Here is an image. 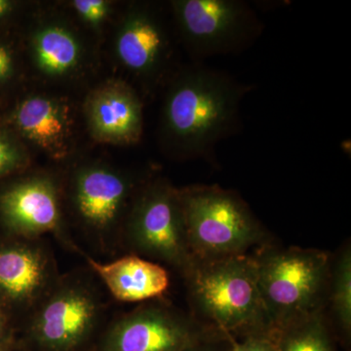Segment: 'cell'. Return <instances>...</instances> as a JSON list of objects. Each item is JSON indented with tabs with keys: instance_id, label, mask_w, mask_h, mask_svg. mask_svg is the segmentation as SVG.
Masks as SVG:
<instances>
[{
	"instance_id": "1",
	"label": "cell",
	"mask_w": 351,
	"mask_h": 351,
	"mask_svg": "<svg viewBox=\"0 0 351 351\" xmlns=\"http://www.w3.org/2000/svg\"><path fill=\"white\" fill-rule=\"evenodd\" d=\"M250 87L232 75L193 63L171 80L162 113L165 147L182 159L215 162L216 147L239 129L240 108Z\"/></svg>"
},
{
	"instance_id": "24",
	"label": "cell",
	"mask_w": 351,
	"mask_h": 351,
	"mask_svg": "<svg viewBox=\"0 0 351 351\" xmlns=\"http://www.w3.org/2000/svg\"><path fill=\"white\" fill-rule=\"evenodd\" d=\"M11 8V3L6 0H0V18L5 16Z\"/></svg>"
},
{
	"instance_id": "12",
	"label": "cell",
	"mask_w": 351,
	"mask_h": 351,
	"mask_svg": "<svg viewBox=\"0 0 351 351\" xmlns=\"http://www.w3.org/2000/svg\"><path fill=\"white\" fill-rule=\"evenodd\" d=\"M87 115L92 133L101 142L134 144L142 136V104L123 83L97 90L88 101Z\"/></svg>"
},
{
	"instance_id": "4",
	"label": "cell",
	"mask_w": 351,
	"mask_h": 351,
	"mask_svg": "<svg viewBox=\"0 0 351 351\" xmlns=\"http://www.w3.org/2000/svg\"><path fill=\"white\" fill-rule=\"evenodd\" d=\"M179 193L189 247L196 260L246 255L267 237L237 193L217 184H195Z\"/></svg>"
},
{
	"instance_id": "26",
	"label": "cell",
	"mask_w": 351,
	"mask_h": 351,
	"mask_svg": "<svg viewBox=\"0 0 351 351\" xmlns=\"http://www.w3.org/2000/svg\"><path fill=\"white\" fill-rule=\"evenodd\" d=\"M0 351H3V350H2L1 348H0Z\"/></svg>"
},
{
	"instance_id": "13",
	"label": "cell",
	"mask_w": 351,
	"mask_h": 351,
	"mask_svg": "<svg viewBox=\"0 0 351 351\" xmlns=\"http://www.w3.org/2000/svg\"><path fill=\"white\" fill-rule=\"evenodd\" d=\"M169 38L160 20L149 9H134L121 25L117 40L120 62L136 75L154 80L169 58Z\"/></svg>"
},
{
	"instance_id": "18",
	"label": "cell",
	"mask_w": 351,
	"mask_h": 351,
	"mask_svg": "<svg viewBox=\"0 0 351 351\" xmlns=\"http://www.w3.org/2000/svg\"><path fill=\"white\" fill-rule=\"evenodd\" d=\"M327 302L331 304L335 323L346 343L351 336V250L345 247L332 263Z\"/></svg>"
},
{
	"instance_id": "23",
	"label": "cell",
	"mask_w": 351,
	"mask_h": 351,
	"mask_svg": "<svg viewBox=\"0 0 351 351\" xmlns=\"http://www.w3.org/2000/svg\"><path fill=\"white\" fill-rule=\"evenodd\" d=\"M13 58L10 51L0 44V82H3L12 73Z\"/></svg>"
},
{
	"instance_id": "9",
	"label": "cell",
	"mask_w": 351,
	"mask_h": 351,
	"mask_svg": "<svg viewBox=\"0 0 351 351\" xmlns=\"http://www.w3.org/2000/svg\"><path fill=\"white\" fill-rule=\"evenodd\" d=\"M212 331L167 304L149 302L113 323L103 350L184 351Z\"/></svg>"
},
{
	"instance_id": "7",
	"label": "cell",
	"mask_w": 351,
	"mask_h": 351,
	"mask_svg": "<svg viewBox=\"0 0 351 351\" xmlns=\"http://www.w3.org/2000/svg\"><path fill=\"white\" fill-rule=\"evenodd\" d=\"M128 176L104 166L78 171L73 179L71 202L75 219L92 242L112 251L138 191Z\"/></svg>"
},
{
	"instance_id": "22",
	"label": "cell",
	"mask_w": 351,
	"mask_h": 351,
	"mask_svg": "<svg viewBox=\"0 0 351 351\" xmlns=\"http://www.w3.org/2000/svg\"><path fill=\"white\" fill-rule=\"evenodd\" d=\"M230 351H276L269 336H250L242 339L232 338Z\"/></svg>"
},
{
	"instance_id": "10",
	"label": "cell",
	"mask_w": 351,
	"mask_h": 351,
	"mask_svg": "<svg viewBox=\"0 0 351 351\" xmlns=\"http://www.w3.org/2000/svg\"><path fill=\"white\" fill-rule=\"evenodd\" d=\"M0 214L6 225L25 239L54 233L66 242L59 193L49 178H29L7 189L0 196Z\"/></svg>"
},
{
	"instance_id": "16",
	"label": "cell",
	"mask_w": 351,
	"mask_h": 351,
	"mask_svg": "<svg viewBox=\"0 0 351 351\" xmlns=\"http://www.w3.org/2000/svg\"><path fill=\"white\" fill-rule=\"evenodd\" d=\"M270 339L276 351H336L324 311L272 332Z\"/></svg>"
},
{
	"instance_id": "8",
	"label": "cell",
	"mask_w": 351,
	"mask_h": 351,
	"mask_svg": "<svg viewBox=\"0 0 351 351\" xmlns=\"http://www.w3.org/2000/svg\"><path fill=\"white\" fill-rule=\"evenodd\" d=\"M32 338L48 351H71L82 345L100 319V299L76 279L57 281L34 307Z\"/></svg>"
},
{
	"instance_id": "6",
	"label": "cell",
	"mask_w": 351,
	"mask_h": 351,
	"mask_svg": "<svg viewBox=\"0 0 351 351\" xmlns=\"http://www.w3.org/2000/svg\"><path fill=\"white\" fill-rule=\"evenodd\" d=\"M171 5L180 36L193 63L237 54L263 34L262 21L241 0H178Z\"/></svg>"
},
{
	"instance_id": "2",
	"label": "cell",
	"mask_w": 351,
	"mask_h": 351,
	"mask_svg": "<svg viewBox=\"0 0 351 351\" xmlns=\"http://www.w3.org/2000/svg\"><path fill=\"white\" fill-rule=\"evenodd\" d=\"M184 278L201 324L233 339L270 337L253 256L195 260Z\"/></svg>"
},
{
	"instance_id": "15",
	"label": "cell",
	"mask_w": 351,
	"mask_h": 351,
	"mask_svg": "<svg viewBox=\"0 0 351 351\" xmlns=\"http://www.w3.org/2000/svg\"><path fill=\"white\" fill-rule=\"evenodd\" d=\"M13 120L27 140L54 156H64L69 128L63 106L45 97H31L18 106Z\"/></svg>"
},
{
	"instance_id": "20",
	"label": "cell",
	"mask_w": 351,
	"mask_h": 351,
	"mask_svg": "<svg viewBox=\"0 0 351 351\" xmlns=\"http://www.w3.org/2000/svg\"><path fill=\"white\" fill-rule=\"evenodd\" d=\"M73 6L83 19L91 24L101 22L108 11V4L103 0H76Z\"/></svg>"
},
{
	"instance_id": "14",
	"label": "cell",
	"mask_w": 351,
	"mask_h": 351,
	"mask_svg": "<svg viewBox=\"0 0 351 351\" xmlns=\"http://www.w3.org/2000/svg\"><path fill=\"white\" fill-rule=\"evenodd\" d=\"M82 255L117 301H152L160 298L169 287V274L160 263L134 254L108 263L98 262L87 254Z\"/></svg>"
},
{
	"instance_id": "17",
	"label": "cell",
	"mask_w": 351,
	"mask_h": 351,
	"mask_svg": "<svg viewBox=\"0 0 351 351\" xmlns=\"http://www.w3.org/2000/svg\"><path fill=\"white\" fill-rule=\"evenodd\" d=\"M34 54L43 71L48 75H61L77 64L80 47L75 38L66 29L48 27L36 36Z\"/></svg>"
},
{
	"instance_id": "21",
	"label": "cell",
	"mask_w": 351,
	"mask_h": 351,
	"mask_svg": "<svg viewBox=\"0 0 351 351\" xmlns=\"http://www.w3.org/2000/svg\"><path fill=\"white\" fill-rule=\"evenodd\" d=\"M232 338L218 331H212L184 351H230Z\"/></svg>"
},
{
	"instance_id": "5",
	"label": "cell",
	"mask_w": 351,
	"mask_h": 351,
	"mask_svg": "<svg viewBox=\"0 0 351 351\" xmlns=\"http://www.w3.org/2000/svg\"><path fill=\"white\" fill-rule=\"evenodd\" d=\"M121 241L134 255L167 263L186 276L196 258L189 244L179 189L160 180L138 189Z\"/></svg>"
},
{
	"instance_id": "25",
	"label": "cell",
	"mask_w": 351,
	"mask_h": 351,
	"mask_svg": "<svg viewBox=\"0 0 351 351\" xmlns=\"http://www.w3.org/2000/svg\"><path fill=\"white\" fill-rule=\"evenodd\" d=\"M2 327H3V316H2L1 313H0V332H1Z\"/></svg>"
},
{
	"instance_id": "11",
	"label": "cell",
	"mask_w": 351,
	"mask_h": 351,
	"mask_svg": "<svg viewBox=\"0 0 351 351\" xmlns=\"http://www.w3.org/2000/svg\"><path fill=\"white\" fill-rule=\"evenodd\" d=\"M57 281L49 251L38 239L0 249V295L7 301L36 307Z\"/></svg>"
},
{
	"instance_id": "3",
	"label": "cell",
	"mask_w": 351,
	"mask_h": 351,
	"mask_svg": "<svg viewBox=\"0 0 351 351\" xmlns=\"http://www.w3.org/2000/svg\"><path fill=\"white\" fill-rule=\"evenodd\" d=\"M253 258L270 336L324 311L332 267L329 253L263 245Z\"/></svg>"
},
{
	"instance_id": "19",
	"label": "cell",
	"mask_w": 351,
	"mask_h": 351,
	"mask_svg": "<svg viewBox=\"0 0 351 351\" xmlns=\"http://www.w3.org/2000/svg\"><path fill=\"white\" fill-rule=\"evenodd\" d=\"M24 162V154L17 143L0 131V177L18 169Z\"/></svg>"
}]
</instances>
